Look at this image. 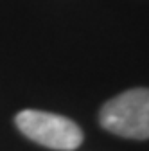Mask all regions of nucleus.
<instances>
[{
    "mask_svg": "<svg viewBox=\"0 0 149 151\" xmlns=\"http://www.w3.org/2000/svg\"><path fill=\"white\" fill-rule=\"evenodd\" d=\"M99 122L113 135L133 140H147L149 88H133L111 97L101 108Z\"/></svg>",
    "mask_w": 149,
    "mask_h": 151,
    "instance_id": "f257e3e1",
    "label": "nucleus"
},
{
    "mask_svg": "<svg viewBox=\"0 0 149 151\" xmlns=\"http://www.w3.org/2000/svg\"><path fill=\"white\" fill-rule=\"evenodd\" d=\"M16 128L32 142L58 151H74L83 144L81 128L68 117L42 110H22L14 117Z\"/></svg>",
    "mask_w": 149,
    "mask_h": 151,
    "instance_id": "f03ea898",
    "label": "nucleus"
}]
</instances>
